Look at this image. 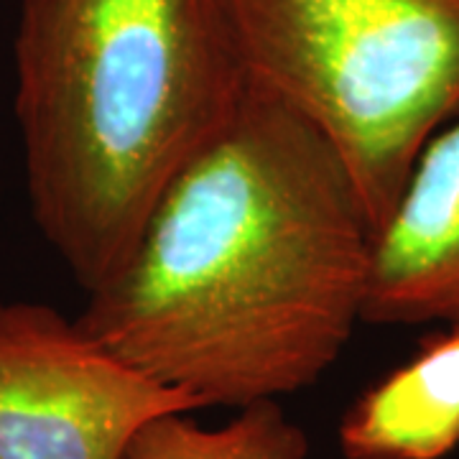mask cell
<instances>
[{"label": "cell", "mask_w": 459, "mask_h": 459, "mask_svg": "<svg viewBox=\"0 0 459 459\" xmlns=\"http://www.w3.org/2000/svg\"><path fill=\"white\" fill-rule=\"evenodd\" d=\"M376 230L340 151L247 80L77 325L199 409L314 385L362 322Z\"/></svg>", "instance_id": "obj_1"}, {"label": "cell", "mask_w": 459, "mask_h": 459, "mask_svg": "<svg viewBox=\"0 0 459 459\" xmlns=\"http://www.w3.org/2000/svg\"><path fill=\"white\" fill-rule=\"evenodd\" d=\"M13 54L31 217L90 294L243 98L228 0H23Z\"/></svg>", "instance_id": "obj_2"}, {"label": "cell", "mask_w": 459, "mask_h": 459, "mask_svg": "<svg viewBox=\"0 0 459 459\" xmlns=\"http://www.w3.org/2000/svg\"><path fill=\"white\" fill-rule=\"evenodd\" d=\"M250 82L340 151L376 230L459 120V0H228Z\"/></svg>", "instance_id": "obj_3"}, {"label": "cell", "mask_w": 459, "mask_h": 459, "mask_svg": "<svg viewBox=\"0 0 459 459\" xmlns=\"http://www.w3.org/2000/svg\"><path fill=\"white\" fill-rule=\"evenodd\" d=\"M195 411L59 309L0 304V459H123L151 419Z\"/></svg>", "instance_id": "obj_4"}, {"label": "cell", "mask_w": 459, "mask_h": 459, "mask_svg": "<svg viewBox=\"0 0 459 459\" xmlns=\"http://www.w3.org/2000/svg\"><path fill=\"white\" fill-rule=\"evenodd\" d=\"M459 319V120L419 153L373 246L362 322Z\"/></svg>", "instance_id": "obj_5"}, {"label": "cell", "mask_w": 459, "mask_h": 459, "mask_svg": "<svg viewBox=\"0 0 459 459\" xmlns=\"http://www.w3.org/2000/svg\"><path fill=\"white\" fill-rule=\"evenodd\" d=\"M347 459H444L459 446V337L437 334L347 409Z\"/></svg>", "instance_id": "obj_6"}, {"label": "cell", "mask_w": 459, "mask_h": 459, "mask_svg": "<svg viewBox=\"0 0 459 459\" xmlns=\"http://www.w3.org/2000/svg\"><path fill=\"white\" fill-rule=\"evenodd\" d=\"M222 427H202L192 413H164L138 429L123 459H307L309 439L279 401H258Z\"/></svg>", "instance_id": "obj_7"}, {"label": "cell", "mask_w": 459, "mask_h": 459, "mask_svg": "<svg viewBox=\"0 0 459 459\" xmlns=\"http://www.w3.org/2000/svg\"><path fill=\"white\" fill-rule=\"evenodd\" d=\"M455 334L459 337V319H455Z\"/></svg>", "instance_id": "obj_8"}]
</instances>
